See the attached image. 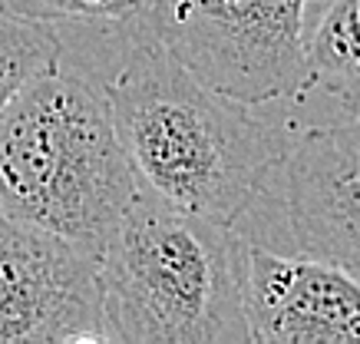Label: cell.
Masks as SVG:
<instances>
[{
	"instance_id": "obj_1",
	"label": "cell",
	"mask_w": 360,
	"mask_h": 344,
	"mask_svg": "<svg viewBox=\"0 0 360 344\" xmlns=\"http://www.w3.org/2000/svg\"><path fill=\"white\" fill-rule=\"evenodd\" d=\"M112 126L142 189L175 209L235 225L288 155V133L175 63L155 37L106 87Z\"/></svg>"
},
{
	"instance_id": "obj_2",
	"label": "cell",
	"mask_w": 360,
	"mask_h": 344,
	"mask_svg": "<svg viewBox=\"0 0 360 344\" xmlns=\"http://www.w3.org/2000/svg\"><path fill=\"white\" fill-rule=\"evenodd\" d=\"M139 196L106 96L56 67L0 113V209L103 252Z\"/></svg>"
},
{
	"instance_id": "obj_3",
	"label": "cell",
	"mask_w": 360,
	"mask_h": 344,
	"mask_svg": "<svg viewBox=\"0 0 360 344\" xmlns=\"http://www.w3.org/2000/svg\"><path fill=\"white\" fill-rule=\"evenodd\" d=\"M106 334L120 344H241V238L139 186L99 252Z\"/></svg>"
},
{
	"instance_id": "obj_4",
	"label": "cell",
	"mask_w": 360,
	"mask_h": 344,
	"mask_svg": "<svg viewBox=\"0 0 360 344\" xmlns=\"http://www.w3.org/2000/svg\"><path fill=\"white\" fill-rule=\"evenodd\" d=\"M311 0H153L155 44L215 93L245 106L304 100Z\"/></svg>"
},
{
	"instance_id": "obj_5",
	"label": "cell",
	"mask_w": 360,
	"mask_h": 344,
	"mask_svg": "<svg viewBox=\"0 0 360 344\" xmlns=\"http://www.w3.org/2000/svg\"><path fill=\"white\" fill-rule=\"evenodd\" d=\"M99 252L0 209V344H106Z\"/></svg>"
},
{
	"instance_id": "obj_6",
	"label": "cell",
	"mask_w": 360,
	"mask_h": 344,
	"mask_svg": "<svg viewBox=\"0 0 360 344\" xmlns=\"http://www.w3.org/2000/svg\"><path fill=\"white\" fill-rule=\"evenodd\" d=\"M241 305L255 344L360 341V281L324 258L278 255L241 238Z\"/></svg>"
},
{
	"instance_id": "obj_7",
	"label": "cell",
	"mask_w": 360,
	"mask_h": 344,
	"mask_svg": "<svg viewBox=\"0 0 360 344\" xmlns=\"http://www.w3.org/2000/svg\"><path fill=\"white\" fill-rule=\"evenodd\" d=\"M281 166L297 248L360 281V110L291 139Z\"/></svg>"
},
{
	"instance_id": "obj_8",
	"label": "cell",
	"mask_w": 360,
	"mask_h": 344,
	"mask_svg": "<svg viewBox=\"0 0 360 344\" xmlns=\"http://www.w3.org/2000/svg\"><path fill=\"white\" fill-rule=\"evenodd\" d=\"M311 87L360 110V0H321L307 27Z\"/></svg>"
},
{
	"instance_id": "obj_9",
	"label": "cell",
	"mask_w": 360,
	"mask_h": 344,
	"mask_svg": "<svg viewBox=\"0 0 360 344\" xmlns=\"http://www.w3.org/2000/svg\"><path fill=\"white\" fill-rule=\"evenodd\" d=\"M63 44L53 23L30 20L0 7V113L27 83L60 67Z\"/></svg>"
},
{
	"instance_id": "obj_10",
	"label": "cell",
	"mask_w": 360,
	"mask_h": 344,
	"mask_svg": "<svg viewBox=\"0 0 360 344\" xmlns=\"http://www.w3.org/2000/svg\"><path fill=\"white\" fill-rule=\"evenodd\" d=\"M4 11L30 20H93V23H129L146 20L153 0H0Z\"/></svg>"
}]
</instances>
